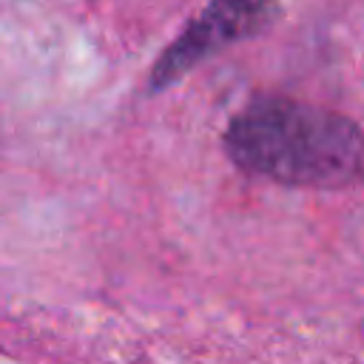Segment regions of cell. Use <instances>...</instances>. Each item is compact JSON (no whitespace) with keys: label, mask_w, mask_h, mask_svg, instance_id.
Here are the masks:
<instances>
[{"label":"cell","mask_w":364,"mask_h":364,"mask_svg":"<svg viewBox=\"0 0 364 364\" xmlns=\"http://www.w3.org/2000/svg\"><path fill=\"white\" fill-rule=\"evenodd\" d=\"M230 162L287 188L338 191L364 179V131L344 114L267 94L225 128Z\"/></svg>","instance_id":"6da1fadb"},{"label":"cell","mask_w":364,"mask_h":364,"mask_svg":"<svg viewBox=\"0 0 364 364\" xmlns=\"http://www.w3.org/2000/svg\"><path fill=\"white\" fill-rule=\"evenodd\" d=\"M273 0H208L151 68L148 91H162L193 71L202 60L247 37L270 14Z\"/></svg>","instance_id":"7a4b0ae2"}]
</instances>
